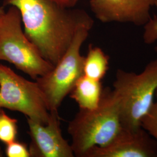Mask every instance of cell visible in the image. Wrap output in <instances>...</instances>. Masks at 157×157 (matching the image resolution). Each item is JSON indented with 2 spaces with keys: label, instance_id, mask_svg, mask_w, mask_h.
I'll list each match as a JSON object with an SVG mask.
<instances>
[{
  "label": "cell",
  "instance_id": "cell-13",
  "mask_svg": "<svg viewBox=\"0 0 157 157\" xmlns=\"http://www.w3.org/2000/svg\"><path fill=\"white\" fill-rule=\"evenodd\" d=\"M140 124L141 127L157 143V100L154 102L149 111L142 118Z\"/></svg>",
  "mask_w": 157,
  "mask_h": 157
},
{
  "label": "cell",
  "instance_id": "cell-1",
  "mask_svg": "<svg viewBox=\"0 0 157 157\" xmlns=\"http://www.w3.org/2000/svg\"><path fill=\"white\" fill-rule=\"evenodd\" d=\"M3 6L16 7L24 32L41 56L56 65L79 29L93 28L94 21L84 11L52 0H4Z\"/></svg>",
  "mask_w": 157,
  "mask_h": 157
},
{
  "label": "cell",
  "instance_id": "cell-9",
  "mask_svg": "<svg viewBox=\"0 0 157 157\" xmlns=\"http://www.w3.org/2000/svg\"><path fill=\"white\" fill-rule=\"evenodd\" d=\"M157 143L144 129H124L108 145L95 147L84 157H157Z\"/></svg>",
  "mask_w": 157,
  "mask_h": 157
},
{
  "label": "cell",
  "instance_id": "cell-17",
  "mask_svg": "<svg viewBox=\"0 0 157 157\" xmlns=\"http://www.w3.org/2000/svg\"><path fill=\"white\" fill-rule=\"evenodd\" d=\"M5 10L4 9V6H0V19L3 15V14L5 13Z\"/></svg>",
  "mask_w": 157,
  "mask_h": 157
},
{
  "label": "cell",
  "instance_id": "cell-12",
  "mask_svg": "<svg viewBox=\"0 0 157 157\" xmlns=\"http://www.w3.org/2000/svg\"><path fill=\"white\" fill-rule=\"evenodd\" d=\"M17 135V120L10 117L0 108V141L7 144L16 140Z\"/></svg>",
  "mask_w": 157,
  "mask_h": 157
},
{
  "label": "cell",
  "instance_id": "cell-4",
  "mask_svg": "<svg viewBox=\"0 0 157 157\" xmlns=\"http://www.w3.org/2000/svg\"><path fill=\"white\" fill-rule=\"evenodd\" d=\"M20 12L11 6L0 19V61L13 64L36 80L54 67L24 32Z\"/></svg>",
  "mask_w": 157,
  "mask_h": 157
},
{
  "label": "cell",
  "instance_id": "cell-6",
  "mask_svg": "<svg viewBox=\"0 0 157 157\" xmlns=\"http://www.w3.org/2000/svg\"><path fill=\"white\" fill-rule=\"evenodd\" d=\"M0 108L21 112L41 124L48 122L50 113L36 81H29L2 64H0Z\"/></svg>",
  "mask_w": 157,
  "mask_h": 157
},
{
  "label": "cell",
  "instance_id": "cell-8",
  "mask_svg": "<svg viewBox=\"0 0 157 157\" xmlns=\"http://www.w3.org/2000/svg\"><path fill=\"white\" fill-rule=\"evenodd\" d=\"M91 11L102 22H132L146 25L150 19L151 6L157 0H90Z\"/></svg>",
  "mask_w": 157,
  "mask_h": 157
},
{
  "label": "cell",
  "instance_id": "cell-16",
  "mask_svg": "<svg viewBox=\"0 0 157 157\" xmlns=\"http://www.w3.org/2000/svg\"><path fill=\"white\" fill-rule=\"evenodd\" d=\"M56 3L67 7H74L78 3V0H52Z\"/></svg>",
  "mask_w": 157,
  "mask_h": 157
},
{
  "label": "cell",
  "instance_id": "cell-15",
  "mask_svg": "<svg viewBox=\"0 0 157 157\" xmlns=\"http://www.w3.org/2000/svg\"><path fill=\"white\" fill-rule=\"evenodd\" d=\"M143 39L146 44H150L157 40V17L154 16V19H151L146 23L144 26V33ZM157 51V47H155Z\"/></svg>",
  "mask_w": 157,
  "mask_h": 157
},
{
  "label": "cell",
  "instance_id": "cell-11",
  "mask_svg": "<svg viewBox=\"0 0 157 157\" xmlns=\"http://www.w3.org/2000/svg\"><path fill=\"white\" fill-rule=\"evenodd\" d=\"M109 57L101 48L90 44L87 56H84L83 75L98 81L105 77L109 69Z\"/></svg>",
  "mask_w": 157,
  "mask_h": 157
},
{
  "label": "cell",
  "instance_id": "cell-18",
  "mask_svg": "<svg viewBox=\"0 0 157 157\" xmlns=\"http://www.w3.org/2000/svg\"><path fill=\"white\" fill-rule=\"evenodd\" d=\"M155 96H156V97H157V89L156 90V92H155Z\"/></svg>",
  "mask_w": 157,
  "mask_h": 157
},
{
  "label": "cell",
  "instance_id": "cell-5",
  "mask_svg": "<svg viewBox=\"0 0 157 157\" xmlns=\"http://www.w3.org/2000/svg\"><path fill=\"white\" fill-rule=\"evenodd\" d=\"M91 28L83 26L79 29L67 50L52 70L35 80L50 112L58 111L64 98L83 75L84 56L80 54V49Z\"/></svg>",
  "mask_w": 157,
  "mask_h": 157
},
{
  "label": "cell",
  "instance_id": "cell-2",
  "mask_svg": "<svg viewBox=\"0 0 157 157\" xmlns=\"http://www.w3.org/2000/svg\"><path fill=\"white\" fill-rule=\"evenodd\" d=\"M124 130L119 100L108 87L103 89L98 107L92 110L80 109L67 126L71 145L77 157H84L95 147L108 145Z\"/></svg>",
  "mask_w": 157,
  "mask_h": 157
},
{
  "label": "cell",
  "instance_id": "cell-14",
  "mask_svg": "<svg viewBox=\"0 0 157 157\" xmlns=\"http://www.w3.org/2000/svg\"><path fill=\"white\" fill-rule=\"evenodd\" d=\"M6 155L8 157H31L28 146L15 140L6 144Z\"/></svg>",
  "mask_w": 157,
  "mask_h": 157
},
{
  "label": "cell",
  "instance_id": "cell-7",
  "mask_svg": "<svg viewBox=\"0 0 157 157\" xmlns=\"http://www.w3.org/2000/svg\"><path fill=\"white\" fill-rule=\"evenodd\" d=\"M46 124L27 118L31 142L29 148L31 157H75L71 145L64 139L58 112H50Z\"/></svg>",
  "mask_w": 157,
  "mask_h": 157
},
{
  "label": "cell",
  "instance_id": "cell-10",
  "mask_svg": "<svg viewBox=\"0 0 157 157\" xmlns=\"http://www.w3.org/2000/svg\"><path fill=\"white\" fill-rule=\"evenodd\" d=\"M103 89L101 81L83 75L76 81L69 94L78 104L80 109L92 110L98 107Z\"/></svg>",
  "mask_w": 157,
  "mask_h": 157
},
{
  "label": "cell",
  "instance_id": "cell-3",
  "mask_svg": "<svg viewBox=\"0 0 157 157\" xmlns=\"http://www.w3.org/2000/svg\"><path fill=\"white\" fill-rule=\"evenodd\" d=\"M157 89V58L140 73L118 69L113 83L118 98L121 121L124 129H140L142 118L154 103Z\"/></svg>",
  "mask_w": 157,
  "mask_h": 157
}]
</instances>
